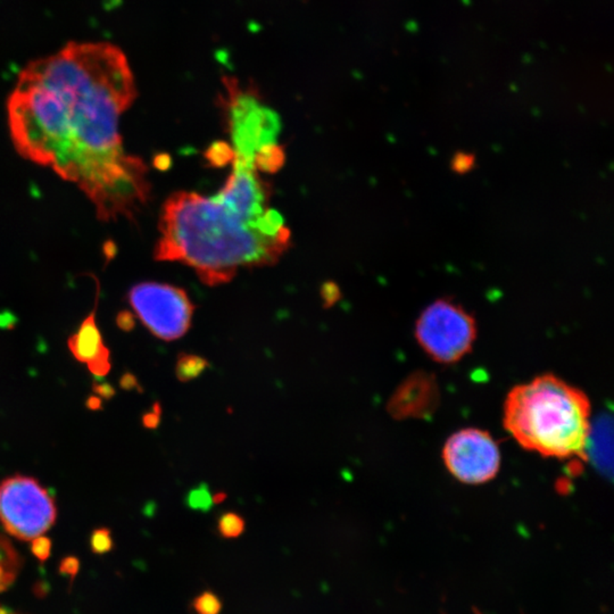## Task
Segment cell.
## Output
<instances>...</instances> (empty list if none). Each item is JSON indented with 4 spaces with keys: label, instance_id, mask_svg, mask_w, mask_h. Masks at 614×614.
<instances>
[{
    "label": "cell",
    "instance_id": "52a82bcc",
    "mask_svg": "<svg viewBox=\"0 0 614 614\" xmlns=\"http://www.w3.org/2000/svg\"><path fill=\"white\" fill-rule=\"evenodd\" d=\"M443 460L449 473L462 483L483 485L492 481L500 469V451L485 430L465 428L447 439Z\"/></svg>",
    "mask_w": 614,
    "mask_h": 614
},
{
    "label": "cell",
    "instance_id": "5bb4252c",
    "mask_svg": "<svg viewBox=\"0 0 614 614\" xmlns=\"http://www.w3.org/2000/svg\"><path fill=\"white\" fill-rule=\"evenodd\" d=\"M185 500L188 507L195 511L208 512L214 505L213 496L206 483H200L197 488L190 490Z\"/></svg>",
    "mask_w": 614,
    "mask_h": 614
},
{
    "label": "cell",
    "instance_id": "4dcf8cb0",
    "mask_svg": "<svg viewBox=\"0 0 614 614\" xmlns=\"http://www.w3.org/2000/svg\"><path fill=\"white\" fill-rule=\"evenodd\" d=\"M114 254H115V244L112 242H106L105 255L109 256V257H113Z\"/></svg>",
    "mask_w": 614,
    "mask_h": 614
},
{
    "label": "cell",
    "instance_id": "9a60e30c",
    "mask_svg": "<svg viewBox=\"0 0 614 614\" xmlns=\"http://www.w3.org/2000/svg\"><path fill=\"white\" fill-rule=\"evenodd\" d=\"M205 157L210 164L214 166H223V165L232 164L235 151L227 142L217 141L208 148V151L205 153Z\"/></svg>",
    "mask_w": 614,
    "mask_h": 614
},
{
    "label": "cell",
    "instance_id": "cb8c5ba5",
    "mask_svg": "<svg viewBox=\"0 0 614 614\" xmlns=\"http://www.w3.org/2000/svg\"><path fill=\"white\" fill-rule=\"evenodd\" d=\"M92 392L105 399H112L117 394L112 384L108 382H99V381H95L92 384Z\"/></svg>",
    "mask_w": 614,
    "mask_h": 614
},
{
    "label": "cell",
    "instance_id": "4fadbf2b",
    "mask_svg": "<svg viewBox=\"0 0 614 614\" xmlns=\"http://www.w3.org/2000/svg\"><path fill=\"white\" fill-rule=\"evenodd\" d=\"M244 517L237 515L235 512H227L221 515L217 522V530L222 537L237 538L244 532Z\"/></svg>",
    "mask_w": 614,
    "mask_h": 614
},
{
    "label": "cell",
    "instance_id": "277c9868",
    "mask_svg": "<svg viewBox=\"0 0 614 614\" xmlns=\"http://www.w3.org/2000/svg\"><path fill=\"white\" fill-rule=\"evenodd\" d=\"M415 339L431 360L454 364L472 350L477 323L462 305L449 298L433 301L415 322Z\"/></svg>",
    "mask_w": 614,
    "mask_h": 614
},
{
    "label": "cell",
    "instance_id": "4316f807",
    "mask_svg": "<svg viewBox=\"0 0 614 614\" xmlns=\"http://www.w3.org/2000/svg\"><path fill=\"white\" fill-rule=\"evenodd\" d=\"M171 158L168 154H161L154 158V166L157 170L166 171L170 168Z\"/></svg>",
    "mask_w": 614,
    "mask_h": 614
},
{
    "label": "cell",
    "instance_id": "8fae6325",
    "mask_svg": "<svg viewBox=\"0 0 614 614\" xmlns=\"http://www.w3.org/2000/svg\"><path fill=\"white\" fill-rule=\"evenodd\" d=\"M210 367V362L202 356L180 352L176 358V378L180 382H189L193 379L198 378L199 375Z\"/></svg>",
    "mask_w": 614,
    "mask_h": 614
},
{
    "label": "cell",
    "instance_id": "ba28073f",
    "mask_svg": "<svg viewBox=\"0 0 614 614\" xmlns=\"http://www.w3.org/2000/svg\"><path fill=\"white\" fill-rule=\"evenodd\" d=\"M227 117L231 147L237 158L253 163L254 156L261 148L278 144V115L253 95L244 91L231 94Z\"/></svg>",
    "mask_w": 614,
    "mask_h": 614
},
{
    "label": "cell",
    "instance_id": "ac0fdd59",
    "mask_svg": "<svg viewBox=\"0 0 614 614\" xmlns=\"http://www.w3.org/2000/svg\"><path fill=\"white\" fill-rule=\"evenodd\" d=\"M111 530L107 528L95 529L90 536L91 551L95 554H106L113 549Z\"/></svg>",
    "mask_w": 614,
    "mask_h": 614
},
{
    "label": "cell",
    "instance_id": "8992f818",
    "mask_svg": "<svg viewBox=\"0 0 614 614\" xmlns=\"http://www.w3.org/2000/svg\"><path fill=\"white\" fill-rule=\"evenodd\" d=\"M129 303L142 324L157 338H181L190 328L195 306L181 288L142 282L131 288Z\"/></svg>",
    "mask_w": 614,
    "mask_h": 614
},
{
    "label": "cell",
    "instance_id": "2e32d148",
    "mask_svg": "<svg viewBox=\"0 0 614 614\" xmlns=\"http://www.w3.org/2000/svg\"><path fill=\"white\" fill-rule=\"evenodd\" d=\"M0 564L18 573L22 568L23 560L17 553L9 538L0 534Z\"/></svg>",
    "mask_w": 614,
    "mask_h": 614
},
{
    "label": "cell",
    "instance_id": "d6986e66",
    "mask_svg": "<svg viewBox=\"0 0 614 614\" xmlns=\"http://www.w3.org/2000/svg\"><path fill=\"white\" fill-rule=\"evenodd\" d=\"M31 551L40 562H45L50 556L51 540L48 537L39 536L32 539Z\"/></svg>",
    "mask_w": 614,
    "mask_h": 614
},
{
    "label": "cell",
    "instance_id": "5b68a950",
    "mask_svg": "<svg viewBox=\"0 0 614 614\" xmlns=\"http://www.w3.org/2000/svg\"><path fill=\"white\" fill-rule=\"evenodd\" d=\"M56 519L54 497L37 479L15 475L0 483V522L7 534L32 540L48 532Z\"/></svg>",
    "mask_w": 614,
    "mask_h": 614
},
{
    "label": "cell",
    "instance_id": "f546056e",
    "mask_svg": "<svg viewBox=\"0 0 614 614\" xmlns=\"http://www.w3.org/2000/svg\"><path fill=\"white\" fill-rule=\"evenodd\" d=\"M227 495L225 494V492H217L213 495V503L214 504H221L222 502H225L227 500Z\"/></svg>",
    "mask_w": 614,
    "mask_h": 614
},
{
    "label": "cell",
    "instance_id": "9c48e42d",
    "mask_svg": "<svg viewBox=\"0 0 614 614\" xmlns=\"http://www.w3.org/2000/svg\"><path fill=\"white\" fill-rule=\"evenodd\" d=\"M439 398L433 375L415 372L398 386L387 404V411L397 420L424 419L435 412Z\"/></svg>",
    "mask_w": 614,
    "mask_h": 614
},
{
    "label": "cell",
    "instance_id": "7c38bea8",
    "mask_svg": "<svg viewBox=\"0 0 614 614\" xmlns=\"http://www.w3.org/2000/svg\"><path fill=\"white\" fill-rule=\"evenodd\" d=\"M286 161L284 148L278 144L267 145L261 148L255 156L253 164L256 170L262 173H276L282 168Z\"/></svg>",
    "mask_w": 614,
    "mask_h": 614
},
{
    "label": "cell",
    "instance_id": "7402d4cb",
    "mask_svg": "<svg viewBox=\"0 0 614 614\" xmlns=\"http://www.w3.org/2000/svg\"><path fill=\"white\" fill-rule=\"evenodd\" d=\"M117 324L119 329L126 331V333H129L131 330H134V327H136V320H134V314L129 312V311L119 312L117 316Z\"/></svg>",
    "mask_w": 614,
    "mask_h": 614
},
{
    "label": "cell",
    "instance_id": "7a4b0ae2",
    "mask_svg": "<svg viewBox=\"0 0 614 614\" xmlns=\"http://www.w3.org/2000/svg\"><path fill=\"white\" fill-rule=\"evenodd\" d=\"M271 196L270 183L253 163L235 157L215 196L178 191L166 199L154 257L193 267L208 286L231 281L242 267L276 264L291 235L271 208Z\"/></svg>",
    "mask_w": 614,
    "mask_h": 614
},
{
    "label": "cell",
    "instance_id": "e0dca14e",
    "mask_svg": "<svg viewBox=\"0 0 614 614\" xmlns=\"http://www.w3.org/2000/svg\"><path fill=\"white\" fill-rule=\"evenodd\" d=\"M193 608L197 614H219L222 603L212 591H204L193 600Z\"/></svg>",
    "mask_w": 614,
    "mask_h": 614
},
{
    "label": "cell",
    "instance_id": "d4e9b609",
    "mask_svg": "<svg viewBox=\"0 0 614 614\" xmlns=\"http://www.w3.org/2000/svg\"><path fill=\"white\" fill-rule=\"evenodd\" d=\"M119 387L124 390H132L134 388L141 392V388H140L139 382H138V379L136 378V375L134 373L126 372L119 379Z\"/></svg>",
    "mask_w": 614,
    "mask_h": 614
},
{
    "label": "cell",
    "instance_id": "44dd1931",
    "mask_svg": "<svg viewBox=\"0 0 614 614\" xmlns=\"http://www.w3.org/2000/svg\"><path fill=\"white\" fill-rule=\"evenodd\" d=\"M60 573L62 576H65L70 579V583H73L74 579L77 576V572L80 570V561L75 556H66L60 561Z\"/></svg>",
    "mask_w": 614,
    "mask_h": 614
},
{
    "label": "cell",
    "instance_id": "603a6c76",
    "mask_svg": "<svg viewBox=\"0 0 614 614\" xmlns=\"http://www.w3.org/2000/svg\"><path fill=\"white\" fill-rule=\"evenodd\" d=\"M17 572L0 564V593L7 591L16 579Z\"/></svg>",
    "mask_w": 614,
    "mask_h": 614
},
{
    "label": "cell",
    "instance_id": "30bf717a",
    "mask_svg": "<svg viewBox=\"0 0 614 614\" xmlns=\"http://www.w3.org/2000/svg\"><path fill=\"white\" fill-rule=\"evenodd\" d=\"M92 278L97 282L96 303L94 310L83 320L77 333L68 338V350H71L74 357L81 363L88 365L89 371L96 377H105L111 371L109 361V350L102 341L96 322L97 306L99 301V282L95 276Z\"/></svg>",
    "mask_w": 614,
    "mask_h": 614
},
{
    "label": "cell",
    "instance_id": "83f0119b",
    "mask_svg": "<svg viewBox=\"0 0 614 614\" xmlns=\"http://www.w3.org/2000/svg\"><path fill=\"white\" fill-rule=\"evenodd\" d=\"M16 318L11 313L4 312L0 314V328L13 329L15 327Z\"/></svg>",
    "mask_w": 614,
    "mask_h": 614
},
{
    "label": "cell",
    "instance_id": "3957f363",
    "mask_svg": "<svg viewBox=\"0 0 614 614\" xmlns=\"http://www.w3.org/2000/svg\"><path fill=\"white\" fill-rule=\"evenodd\" d=\"M588 396L554 375H538L506 395L504 429L545 458H586L591 431Z\"/></svg>",
    "mask_w": 614,
    "mask_h": 614
},
{
    "label": "cell",
    "instance_id": "6da1fadb",
    "mask_svg": "<svg viewBox=\"0 0 614 614\" xmlns=\"http://www.w3.org/2000/svg\"><path fill=\"white\" fill-rule=\"evenodd\" d=\"M136 96L117 45L68 43L21 72L7 100L15 149L75 183L100 221L132 220L151 196L147 165L124 151L119 134Z\"/></svg>",
    "mask_w": 614,
    "mask_h": 614
},
{
    "label": "cell",
    "instance_id": "ffe728a7",
    "mask_svg": "<svg viewBox=\"0 0 614 614\" xmlns=\"http://www.w3.org/2000/svg\"><path fill=\"white\" fill-rule=\"evenodd\" d=\"M475 157L472 154L460 151L453 157L451 164H452V168L456 173L462 174L471 171L472 168L475 166Z\"/></svg>",
    "mask_w": 614,
    "mask_h": 614
},
{
    "label": "cell",
    "instance_id": "484cf974",
    "mask_svg": "<svg viewBox=\"0 0 614 614\" xmlns=\"http://www.w3.org/2000/svg\"><path fill=\"white\" fill-rule=\"evenodd\" d=\"M159 422H161V414L154 412V411L146 413L142 416V424L146 428H148V429H155V428L159 426Z\"/></svg>",
    "mask_w": 614,
    "mask_h": 614
},
{
    "label": "cell",
    "instance_id": "f1b7e54d",
    "mask_svg": "<svg viewBox=\"0 0 614 614\" xmlns=\"http://www.w3.org/2000/svg\"><path fill=\"white\" fill-rule=\"evenodd\" d=\"M87 407L91 411H98V409H102V399L99 397H97V396H90V397L87 399V403H85Z\"/></svg>",
    "mask_w": 614,
    "mask_h": 614
}]
</instances>
